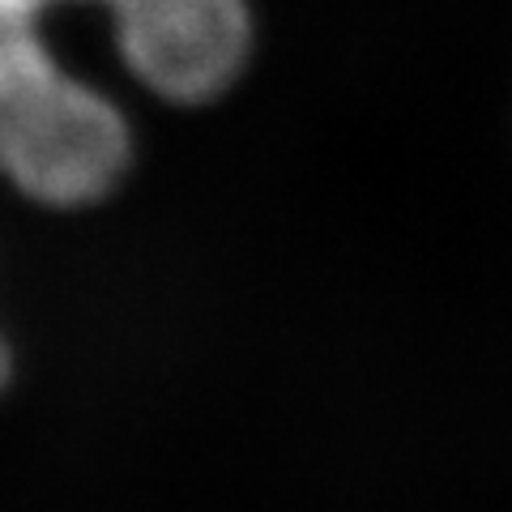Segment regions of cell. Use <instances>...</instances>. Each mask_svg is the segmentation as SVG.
<instances>
[{"instance_id": "obj_2", "label": "cell", "mask_w": 512, "mask_h": 512, "mask_svg": "<svg viewBox=\"0 0 512 512\" xmlns=\"http://www.w3.org/2000/svg\"><path fill=\"white\" fill-rule=\"evenodd\" d=\"M5 376H9V355H5V346H0V384H5Z\"/></svg>"}, {"instance_id": "obj_1", "label": "cell", "mask_w": 512, "mask_h": 512, "mask_svg": "<svg viewBox=\"0 0 512 512\" xmlns=\"http://www.w3.org/2000/svg\"><path fill=\"white\" fill-rule=\"evenodd\" d=\"M107 13L111 35L154 94L205 103L248 64L244 0H0V175L39 205H94L133 163L128 120L47 47V18Z\"/></svg>"}]
</instances>
